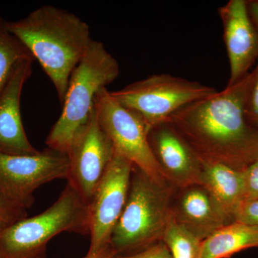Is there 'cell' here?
Instances as JSON below:
<instances>
[{"mask_svg": "<svg viewBox=\"0 0 258 258\" xmlns=\"http://www.w3.org/2000/svg\"><path fill=\"white\" fill-rule=\"evenodd\" d=\"M234 222L258 228V198L244 200L234 214Z\"/></svg>", "mask_w": 258, "mask_h": 258, "instance_id": "20", "label": "cell"}, {"mask_svg": "<svg viewBox=\"0 0 258 258\" xmlns=\"http://www.w3.org/2000/svg\"><path fill=\"white\" fill-rule=\"evenodd\" d=\"M69 167L68 154L49 148L34 155L0 154V190L28 210L35 191L54 180L67 179Z\"/></svg>", "mask_w": 258, "mask_h": 258, "instance_id": "8", "label": "cell"}, {"mask_svg": "<svg viewBox=\"0 0 258 258\" xmlns=\"http://www.w3.org/2000/svg\"><path fill=\"white\" fill-rule=\"evenodd\" d=\"M244 200L258 198V159L243 171Z\"/></svg>", "mask_w": 258, "mask_h": 258, "instance_id": "21", "label": "cell"}, {"mask_svg": "<svg viewBox=\"0 0 258 258\" xmlns=\"http://www.w3.org/2000/svg\"><path fill=\"white\" fill-rule=\"evenodd\" d=\"M113 258H172L169 249L163 241L149 246L143 250L124 256H115Z\"/></svg>", "mask_w": 258, "mask_h": 258, "instance_id": "23", "label": "cell"}, {"mask_svg": "<svg viewBox=\"0 0 258 258\" xmlns=\"http://www.w3.org/2000/svg\"><path fill=\"white\" fill-rule=\"evenodd\" d=\"M134 165L114 152L108 169L88 203L90 242L87 254L110 245L113 231L128 198Z\"/></svg>", "mask_w": 258, "mask_h": 258, "instance_id": "9", "label": "cell"}, {"mask_svg": "<svg viewBox=\"0 0 258 258\" xmlns=\"http://www.w3.org/2000/svg\"><path fill=\"white\" fill-rule=\"evenodd\" d=\"M217 91L198 81L163 74L153 75L111 93L122 106L142 118L149 132L183 107Z\"/></svg>", "mask_w": 258, "mask_h": 258, "instance_id": "6", "label": "cell"}, {"mask_svg": "<svg viewBox=\"0 0 258 258\" xmlns=\"http://www.w3.org/2000/svg\"><path fill=\"white\" fill-rule=\"evenodd\" d=\"M7 27L38 61L62 104L71 75L92 43L89 25L74 13L45 5L18 21H7Z\"/></svg>", "mask_w": 258, "mask_h": 258, "instance_id": "2", "label": "cell"}, {"mask_svg": "<svg viewBox=\"0 0 258 258\" xmlns=\"http://www.w3.org/2000/svg\"><path fill=\"white\" fill-rule=\"evenodd\" d=\"M203 185L222 212L234 222V214L244 200L243 171L225 164L202 161Z\"/></svg>", "mask_w": 258, "mask_h": 258, "instance_id": "15", "label": "cell"}, {"mask_svg": "<svg viewBox=\"0 0 258 258\" xmlns=\"http://www.w3.org/2000/svg\"><path fill=\"white\" fill-rule=\"evenodd\" d=\"M114 148L97 118L95 108L68 156V184L88 204L114 156Z\"/></svg>", "mask_w": 258, "mask_h": 258, "instance_id": "10", "label": "cell"}, {"mask_svg": "<svg viewBox=\"0 0 258 258\" xmlns=\"http://www.w3.org/2000/svg\"><path fill=\"white\" fill-rule=\"evenodd\" d=\"M174 189L157 184L134 166L126 203L110 241L115 256L136 253L162 241L173 215Z\"/></svg>", "mask_w": 258, "mask_h": 258, "instance_id": "4", "label": "cell"}, {"mask_svg": "<svg viewBox=\"0 0 258 258\" xmlns=\"http://www.w3.org/2000/svg\"><path fill=\"white\" fill-rule=\"evenodd\" d=\"M244 113L249 123L258 128V74L249 89Z\"/></svg>", "mask_w": 258, "mask_h": 258, "instance_id": "22", "label": "cell"}, {"mask_svg": "<svg viewBox=\"0 0 258 258\" xmlns=\"http://www.w3.org/2000/svg\"><path fill=\"white\" fill-rule=\"evenodd\" d=\"M120 74L119 64L101 42L93 40L70 79L60 117L47 135V148L69 154L71 145L88 123L98 93Z\"/></svg>", "mask_w": 258, "mask_h": 258, "instance_id": "3", "label": "cell"}, {"mask_svg": "<svg viewBox=\"0 0 258 258\" xmlns=\"http://www.w3.org/2000/svg\"><path fill=\"white\" fill-rule=\"evenodd\" d=\"M32 57L26 47L10 33L7 21L0 16V92L20 61Z\"/></svg>", "mask_w": 258, "mask_h": 258, "instance_id": "17", "label": "cell"}, {"mask_svg": "<svg viewBox=\"0 0 258 258\" xmlns=\"http://www.w3.org/2000/svg\"><path fill=\"white\" fill-rule=\"evenodd\" d=\"M33 62L32 57L20 61L0 92V154L34 155L39 153L27 137L20 110L22 92L31 76Z\"/></svg>", "mask_w": 258, "mask_h": 258, "instance_id": "13", "label": "cell"}, {"mask_svg": "<svg viewBox=\"0 0 258 258\" xmlns=\"http://www.w3.org/2000/svg\"><path fill=\"white\" fill-rule=\"evenodd\" d=\"M162 241L172 258H201L203 241L176 222L174 214L166 225Z\"/></svg>", "mask_w": 258, "mask_h": 258, "instance_id": "18", "label": "cell"}, {"mask_svg": "<svg viewBox=\"0 0 258 258\" xmlns=\"http://www.w3.org/2000/svg\"><path fill=\"white\" fill-rule=\"evenodd\" d=\"M247 10L258 37V0L247 1Z\"/></svg>", "mask_w": 258, "mask_h": 258, "instance_id": "24", "label": "cell"}, {"mask_svg": "<svg viewBox=\"0 0 258 258\" xmlns=\"http://www.w3.org/2000/svg\"><path fill=\"white\" fill-rule=\"evenodd\" d=\"M258 247V228L233 222L202 242L201 258H230L233 254Z\"/></svg>", "mask_w": 258, "mask_h": 258, "instance_id": "16", "label": "cell"}, {"mask_svg": "<svg viewBox=\"0 0 258 258\" xmlns=\"http://www.w3.org/2000/svg\"><path fill=\"white\" fill-rule=\"evenodd\" d=\"M94 108L98 122L111 140L114 152L154 182L170 186L154 157L149 142V130L142 118L118 103L107 88L97 94Z\"/></svg>", "mask_w": 258, "mask_h": 258, "instance_id": "7", "label": "cell"}, {"mask_svg": "<svg viewBox=\"0 0 258 258\" xmlns=\"http://www.w3.org/2000/svg\"><path fill=\"white\" fill-rule=\"evenodd\" d=\"M257 74L258 63L239 82L186 105L167 120L201 161L244 171L257 160L258 128L244 113Z\"/></svg>", "mask_w": 258, "mask_h": 258, "instance_id": "1", "label": "cell"}, {"mask_svg": "<svg viewBox=\"0 0 258 258\" xmlns=\"http://www.w3.org/2000/svg\"><path fill=\"white\" fill-rule=\"evenodd\" d=\"M148 137L154 157L169 184L179 189L200 184L202 161L169 122L153 127Z\"/></svg>", "mask_w": 258, "mask_h": 258, "instance_id": "12", "label": "cell"}, {"mask_svg": "<svg viewBox=\"0 0 258 258\" xmlns=\"http://www.w3.org/2000/svg\"><path fill=\"white\" fill-rule=\"evenodd\" d=\"M64 232L90 235L88 205L69 184L50 208L1 235L0 258H46L48 242Z\"/></svg>", "mask_w": 258, "mask_h": 258, "instance_id": "5", "label": "cell"}, {"mask_svg": "<svg viewBox=\"0 0 258 258\" xmlns=\"http://www.w3.org/2000/svg\"><path fill=\"white\" fill-rule=\"evenodd\" d=\"M27 210L0 190V237L12 226L26 218Z\"/></svg>", "mask_w": 258, "mask_h": 258, "instance_id": "19", "label": "cell"}, {"mask_svg": "<svg viewBox=\"0 0 258 258\" xmlns=\"http://www.w3.org/2000/svg\"><path fill=\"white\" fill-rule=\"evenodd\" d=\"M181 189L173 214L176 222L202 241L232 222L202 184Z\"/></svg>", "mask_w": 258, "mask_h": 258, "instance_id": "14", "label": "cell"}, {"mask_svg": "<svg viewBox=\"0 0 258 258\" xmlns=\"http://www.w3.org/2000/svg\"><path fill=\"white\" fill-rule=\"evenodd\" d=\"M230 63L232 86L244 79L258 60V37L246 0H230L218 9Z\"/></svg>", "mask_w": 258, "mask_h": 258, "instance_id": "11", "label": "cell"}, {"mask_svg": "<svg viewBox=\"0 0 258 258\" xmlns=\"http://www.w3.org/2000/svg\"><path fill=\"white\" fill-rule=\"evenodd\" d=\"M115 256L114 251L112 249L111 244L108 247L94 254H86L83 258H113Z\"/></svg>", "mask_w": 258, "mask_h": 258, "instance_id": "25", "label": "cell"}]
</instances>
